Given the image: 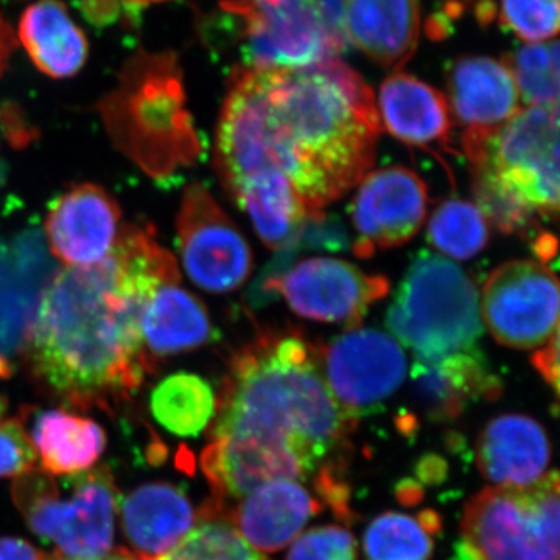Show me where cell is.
I'll use <instances>...</instances> for the list:
<instances>
[{"mask_svg": "<svg viewBox=\"0 0 560 560\" xmlns=\"http://www.w3.org/2000/svg\"><path fill=\"white\" fill-rule=\"evenodd\" d=\"M382 121L371 88L337 58L242 68L217 128L215 167L265 245L279 249L371 171Z\"/></svg>", "mask_w": 560, "mask_h": 560, "instance_id": "1", "label": "cell"}, {"mask_svg": "<svg viewBox=\"0 0 560 560\" xmlns=\"http://www.w3.org/2000/svg\"><path fill=\"white\" fill-rule=\"evenodd\" d=\"M171 282H180L178 264L153 228H121L106 259L66 267L44 291L25 345L35 377L81 410L130 399L154 363L140 329L143 307Z\"/></svg>", "mask_w": 560, "mask_h": 560, "instance_id": "2", "label": "cell"}, {"mask_svg": "<svg viewBox=\"0 0 560 560\" xmlns=\"http://www.w3.org/2000/svg\"><path fill=\"white\" fill-rule=\"evenodd\" d=\"M209 442L291 456L315 471L348 447L357 419L331 396L318 348L296 330H261L235 352Z\"/></svg>", "mask_w": 560, "mask_h": 560, "instance_id": "3", "label": "cell"}, {"mask_svg": "<svg viewBox=\"0 0 560 560\" xmlns=\"http://www.w3.org/2000/svg\"><path fill=\"white\" fill-rule=\"evenodd\" d=\"M477 206L504 234L559 212V106H525L497 130L463 136Z\"/></svg>", "mask_w": 560, "mask_h": 560, "instance_id": "4", "label": "cell"}, {"mask_svg": "<svg viewBox=\"0 0 560 560\" xmlns=\"http://www.w3.org/2000/svg\"><path fill=\"white\" fill-rule=\"evenodd\" d=\"M386 326L416 359L475 348L482 335L480 291L455 261L420 250L394 296Z\"/></svg>", "mask_w": 560, "mask_h": 560, "instance_id": "5", "label": "cell"}, {"mask_svg": "<svg viewBox=\"0 0 560 560\" xmlns=\"http://www.w3.org/2000/svg\"><path fill=\"white\" fill-rule=\"evenodd\" d=\"M11 495L28 528L65 558L95 560L110 552L119 492L105 467L65 481L33 469L14 480Z\"/></svg>", "mask_w": 560, "mask_h": 560, "instance_id": "6", "label": "cell"}, {"mask_svg": "<svg viewBox=\"0 0 560 560\" xmlns=\"http://www.w3.org/2000/svg\"><path fill=\"white\" fill-rule=\"evenodd\" d=\"M559 474L528 488H486L464 510V541L480 560H559Z\"/></svg>", "mask_w": 560, "mask_h": 560, "instance_id": "7", "label": "cell"}, {"mask_svg": "<svg viewBox=\"0 0 560 560\" xmlns=\"http://www.w3.org/2000/svg\"><path fill=\"white\" fill-rule=\"evenodd\" d=\"M481 319L506 348L539 349L559 330V282L539 260H512L490 272Z\"/></svg>", "mask_w": 560, "mask_h": 560, "instance_id": "8", "label": "cell"}, {"mask_svg": "<svg viewBox=\"0 0 560 560\" xmlns=\"http://www.w3.org/2000/svg\"><path fill=\"white\" fill-rule=\"evenodd\" d=\"M176 234L184 270L195 285L223 294L241 289L248 280L253 250L201 184H190L184 190Z\"/></svg>", "mask_w": 560, "mask_h": 560, "instance_id": "9", "label": "cell"}, {"mask_svg": "<svg viewBox=\"0 0 560 560\" xmlns=\"http://www.w3.org/2000/svg\"><path fill=\"white\" fill-rule=\"evenodd\" d=\"M259 300L280 293L291 311L316 323L345 324L357 329L371 305L388 294L389 280L371 276L349 261L312 257L256 285Z\"/></svg>", "mask_w": 560, "mask_h": 560, "instance_id": "10", "label": "cell"}, {"mask_svg": "<svg viewBox=\"0 0 560 560\" xmlns=\"http://www.w3.org/2000/svg\"><path fill=\"white\" fill-rule=\"evenodd\" d=\"M318 355L331 396L357 420L378 410L408 370L400 342L375 329H349L318 349Z\"/></svg>", "mask_w": 560, "mask_h": 560, "instance_id": "11", "label": "cell"}, {"mask_svg": "<svg viewBox=\"0 0 560 560\" xmlns=\"http://www.w3.org/2000/svg\"><path fill=\"white\" fill-rule=\"evenodd\" d=\"M429 189L418 173L401 165L368 172L350 205L357 241L353 254L370 259L377 250L410 242L427 219Z\"/></svg>", "mask_w": 560, "mask_h": 560, "instance_id": "12", "label": "cell"}, {"mask_svg": "<svg viewBox=\"0 0 560 560\" xmlns=\"http://www.w3.org/2000/svg\"><path fill=\"white\" fill-rule=\"evenodd\" d=\"M238 14L246 21V68H307L334 58L345 46L311 0L254 3Z\"/></svg>", "mask_w": 560, "mask_h": 560, "instance_id": "13", "label": "cell"}, {"mask_svg": "<svg viewBox=\"0 0 560 560\" xmlns=\"http://www.w3.org/2000/svg\"><path fill=\"white\" fill-rule=\"evenodd\" d=\"M117 201L95 184H80L50 202L46 235L66 267H90L108 257L120 234Z\"/></svg>", "mask_w": 560, "mask_h": 560, "instance_id": "14", "label": "cell"}, {"mask_svg": "<svg viewBox=\"0 0 560 560\" xmlns=\"http://www.w3.org/2000/svg\"><path fill=\"white\" fill-rule=\"evenodd\" d=\"M323 511V503L298 480L265 482L238 503H209L200 514L224 518L257 551L276 552L298 539L307 523Z\"/></svg>", "mask_w": 560, "mask_h": 560, "instance_id": "15", "label": "cell"}, {"mask_svg": "<svg viewBox=\"0 0 560 560\" xmlns=\"http://www.w3.org/2000/svg\"><path fill=\"white\" fill-rule=\"evenodd\" d=\"M550 460V438L529 416H497L478 436V469L495 488L536 485L547 475Z\"/></svg>", "mask_w": 560, "mask_h": 560, "instance_id": "16", "label": "cell"}, {"mask_svg": "<svg viewBox=\"0 0 560 560\" xmlns=\"http://www.w3.org/2000/svg\"><path fill=\"white\" fill-rule=\"evenodd\" d=\"M411 381L423 411L433 420L459 418L469 405L497 400L503 390L499 375L477 348L440 359H416Z\"/></svg>", "mask_w": 560, "mask_h": 560, "instance_id": "17", "label": "cell"}, {"mask_svg": "<svg viewBox=\"0 0 560 560\" xmlns=\"http://www.w3.org/2000/svg\"><path fill=\"white\" fill-rule=\"evenodd\" d=\"M451 110L464 125V136L497 130L521 110V92L506 62L489 57H463L447 77Z\"/></svg>", "mask_w": 560, "mask_h": 560, "instance_id": "18", "label": "cell"}, {"mask_svg": "<svg viewBox=\"0 0 560 560\" xmlns=\"http://www.w3.org/2000/svg\"><path fill=\"white\" fill-rule=\"evenodd\" d=\"M120 514L132 552L143 560L171 551L197 522L189 497L171 482H150L131 490L121 500Z\"/></svg>", "mask_w": 560, "mask_h": 560, "instance_id": "19", "label": "cell"}, {"mask_svg": "<svg viewBox=\"0 0 560 560\" xmlns=\"http://www.w3.org/2000/svg\"><path fill=\"white\" fill-rule=\"evenodd\" d=\"M342 35L378 65L399 69L418 47V0H346Z\"/></svg>", "mask_w": 560, "mask_h": 560, "instance_id": "20", "label": "cell"}, {"mask_svg": "<svg viewBox=\"0 0 560 560\" xmlns=\"http://www.w3.org/2000/svg\"><path fill=\"white\" fill-rule=\"evenodd\" d=\"M377 110L389 135L407 145L431 149L451 138L447 98L415 75L397 72L383 81Z\"/></svg>", "mask_w": 560, "mask_h": 560, "instance_id": "21", "label": "cell"}, {"mask_svg": "<svg viewBox=\"0 0 560 560\" xmlns=\"http://www.w3.org/2000/svg\"><path fill=\"white\" fill-rule=\"evenodd\" d=\"M140 329L153 360L200 349L215 338L208 308L179 282L154 290L143 307Z\"/></svg>", "mask_w": 560, "mask_h": 560, "instance_id": "22", "label": "cell"}, {"mask_svg": "<svg viewBox=\"0 0 560 560\" xmlns=\"http://www.w3.org/2000/svg\"><path fill=\"white\" fill-rule=\"evenodd\" d=\"M20 39L36 68L54 79H69L83 68L88 39L60 0H38L20 22Z\"/></svg>", "mask_w": 560, "mask_h": 560, "instance_id": "23", "label": "cell"}, {"mask_svg": "<svg viewBox=\"0 0 560 560\" xmlns=\"http://www.w3.org/2000/svg\"><path fill=\"white\" fill-rule=\"evenodd\" d=\"M31 438L43 470L54 477L91 470L108 442L95 420L65 410L40 411Z\"/></svg>", "mask_w": 560, "mask_h": 560, "instance_id": "24", "label": "cell"}, {"mask_svg": "<svg viewBox=\"0 0 560 560\" xmlns=\"http://www.w3.org/2000/svg\"><path fill=\"white\" fill-rule=\"evenodd\" d=\"M215 407L217 396L210 383L190 372L168 375L151 390L154 419L176 436H198L212 422Z\"/></svg>", "mask_w": 560, "mask_h": 560, "instance_id": "25", "label": "cell"}, {"mask_svg": "<svg viewBox=\"0 0 560 560\" xmlns=\"http://www.w3.org/2000/svg\"><path fill=\"white\" fill-rule=\"evenodd\" d=\"M441 533L438 512L427 510L418 515L385 512L364 533L366 560H430L434 537Z\"/></svg>", "mask_w": 560, "mask_h": 560, "instance_id": "26", "label": "cell"}, {"mask_svg": "<svg viewBox=\"0 0 560 560\" xmlns=\"http://www.w3.org/2000/svg\"><path fill=\"white\" fill-rule=\"evenodd\" d=\"M489 221L474 202L452 198L434 210L427 238L433 248L455 260L477 257L488 246Z\"/></svg>", "mask_w": 560, "mask_h": 560, "instance_id": "27", "label": "cell"}, {"mask_svg": "<svg viewBox=\"0 0 560 560\" xmlns=\"http://www.w3.org/2000/svg\"><path fill=\"white\" fill-rule=\"evenodd\" d=\"M525 106H559L560 60L558 39L526 43L508 58Z\"/></svg>", "mask_w": 560, "mask_h": 560, "instance_id": "28", "label": "cell"}, {"mask_svg": "<svg viewBox=\"0 0 560 560\" xmlns=\"http://www.w3.org/2000/svg\"><path fill=\"white\" fill-rule=\"evenodd\" d=\"M200 525L171 551L154 560H268L243 539L241 533L224 518L201 515Z\"/></svg>", "mask_w": 560, "mask_h": 560, "instance_id": "29", "label": "cell"}, {"mask_svg": "<svg viewBox=\"0 0 560 560\" xmlns=\"http://www.w3.org/2000/svg\"><path fill=\"white\" fill-rule=\"evenodd\" d=\"M559 14V0H500L501 24L526 43L556 39Z\"/></svg>", "mask_w": 560, "mask_h": 560, "instance_id": "30", "label": "cell"}, {"mask_svg": "<svg viewBox=\"0 0 560 560\" xmlns=\"http://www.w3.org/2000/svg\"><path fill=\"white\" fill-rule=\"evenodd\" d=\"M287 560H359V550L349 529L316 526L293 541Z\"/></svg>", "mask_w": 560, "mask_h": 560, "instance_id": "31", "label": "cell"}, {"mask_svg": "<svg viewBox=\"0 0 560 560\" xmlns=\"http://www.w3.org/2000/svg\"><path fill=\"white\" fill-rule=\"evenodd\" d=\"M38 453L20 418L0 420V478H18L35 469Z\"/></svg>", "mask_w": 560, "mask_h": 560, "instance_id": "32", "label": "cell"}, {"mask_svg": "<svg viewBox=\"0 0 560 560\" xmlns=\"http://www.w3.org/2000/svg\"><path fill=\"white\" fill-rule=\"evenodd\" d=\"M533 366L536 368V371L539 372L544 381L551 386L552 390H555L556 396L559 393V330L556 331L555 335L545 342L544 346H540L539 349H536V352L533 353Z\"/></svg>", "mask_w": 560, "mask_h": 560, "instance_id": "33", "label": "cell"}, {"mask_svg": "<svg viewBox=\"0 0 560 560\" xmlns=\"http://www.w3.org/2000/svg\"><path fill=\"white\" fill-rule=\"evenodd\" d=\"M0 560H44L31 541L20 537H0Z\"/></svg>", "mask_w": 560, "mask_h": 560, "instance_id": "34", "label": "cell"}, {"mask_svg": "<svg viewBox=\"0 0 560 560\" xmlns=\"http://www.w3.org/2000/svg\"><path fill=\"white\" fill-rule=\"evenodd\" d=\"M11 49H13V35H11L9 25L0 14V73L9 61Z\"/></svg>", "mask_w": 560, "mask_h": 560, "instance_id": "35", "label": "cell"}, {"mask_svg": "<svg viewBox=\"0 0 560 560\" xmlns=\"http://www.w3.org/2000/svg\"><path fill=\"white\" fill-rule=\"evenodd\" d=\"M44 560H73L69 558H65V556H61L60 552L54 551L51 555L44 556ZM95 560H143L142 558H139V556H136L135 552L130 550H124V548H120V550L108 552V555L103 556L101 559Z\"/></svg>", "mask_w": 560, "mask_h": 560, "instance_id": "36", "label": "cell"}, {"mask_svg": "<svg viewBox=\"0 0 560 560\" xmlns=\"http://www.w3.org/2000/svg\"><path fill=\"white\" fill-rule=\"evenodd\" d=\"M451 560H480V558H478L477 552L471 550L469 545L463 540L456 544L455 552H453Z\"/></svg>", "mask_w": 560, "mask_h": 560, "instance_id": "37", "label": "cell"}, {"mask_svg": "<svg viewBox=\"0 0 560 560\" xmlns=\"http://www.w3.org/2000/svg\"><path fill=\"white\" fill-rule=\"evenodd\" d=\"M7 411V400L3 399L2 396H0V420L3 419V415H5Z\"/></svg>", "mask_w": 560, "mask_h": 560, "instance_id": "38", "label": "cell"}]
</instances>
